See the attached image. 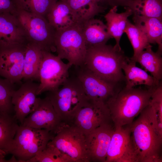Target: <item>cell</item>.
<instances>
[{"instance_id":"603a6c76","label":"cell","mask_w":162,"mask_h":162,"mask_svg":"<svg viewBox=\"0 0 162 162\" xmlns=\"http://www.w3.org/2000/svg\"><path fill=\"white\" fill-rule=\"evenodd\" d=\"M150 44L135 58H130L139 63L146 71L149 72L158 82L162 79V54L154 52Z\"/></svg>"},{"instance_id":"7a4b0ae2","label":"cell","mask_w":162,"mask_h":162,"mask_svg":"<svg viewBox=\"0 0 162 162\" xmlns=\"http://www.w3.org/2000/svg\"><path fill=\"white\" fill-rule=\"evenodd\" d=\"M158 86L131 88L124 86L115 97L109 100L106 104L114 127L131 124L135 118L149 104Z\"/></svg>"},{"instance_id":"277c9868","label":"cell","mask_w":162,"mask_h":162,"mask_svg":"<svg viewBox=\"0 0 162 162\" xmlns=\"http://www.w3.org/2000/svg\"><path fill=\"white\" fill-rule=\"evenodd\" d=\"M61 87L48 91L46 95L62 122L73 123L79 110L89 102L76 76L68 77Z\"/></svg>"},{"instance_id":"d6986e66","label":"cell","mask_w":162,"mask_h":162,"mask_svg":"<svg viewBox=\"0 0 162 162\" xmlns=\"http://www.w3.org/2000/svg\"><path fill=\"white\" fill-rule=\"evenodd\" d=\"M82 28L87 49L106 44L112 38L108 31L106 24L102 21L94 17L83 22Z\"/></svg>"},{"instance_id":"83f0119b","label":"cell","mask_w":162,"mask_h":162,"mask_svg":"<svg viewBox=\"0 0 162 162\" xmlns=\"http://www.w3.org/2000/svg\"><path fill=\"white\" fill-rule=\"evenodd\" d=\"M58 0H12L16 10L45 17Z\"/></svg>"},{"instance_id":"e0dca14e","label":"cell","mask_w":162,"mask_h":162,"mask_svg":"<svg viewBox=\"0 0 162 162\" xmlns=\"http://www.w3.org/2000/svg\"><path fill=\"white\" fill-rule=\"evenodd\" d=\"M27 37L16 17L9 13H0V47L26 45Z\"/></svg>"},{"instance_id":"f1b7e54d","label":"cell","mask_w":162,"mask_h":162,"mask_svg":"<svg viewBox=\"0 0 162 162\" xmlns=\"http://www.w3.org/2000/svg\"><path fill=\"white\" fill-rule=\"evenodd\" d=\"M124 32L125 33L131 44L134 54L130 58L136 57L141 51L150 44L144 33L134 24L128 20Z\"/></svg>"},{"instance_id":"cb8c5ba5","label":"cell","mask_w":162,"mask_h":162,"mask_svg":"<svg viewBox=\"0 0 162 162\" xmlns=\"http://www.w3.org/2000/svg\"><path fill=\"white\" fill-rule=\"evenodd\" d=\"M42 56V51L31 43L26 45L22 74V79L40 81L39 68Z\"/></svg>"},{"instance_id":"30bf717a","label":"cell","mask_w":162,"mask_h":162,"mask_svg":"<svg viewBox=\"0 0 162 162\" xmlns=\"http://www.w3.org/2000/svg\"><path fill=\"white\" fill-rule=\"evenodd\" d=\"M76 76L80 80L88 101L106 103L115 97L125 86L124 84L110 82L101 78L84 64L75 66Z\"/></svg>"},{"instance_id":"e575fe53","label":"cell","mask_w":162,"mask_h":162,"mask_svg":"<svg viewBox=\"0 0 162 162\" xmlns=\"http://www.w3.org/2000/svg\"><path fill=\"white\" fill-rule=\"evenodd\" d=\"M4 157V155L0 153V162H8V160H6L5 159Z\"/></svg>"},{"instance_id":"1f68e13d","label":"cell","mask_w":162,"mask_h":162,"mask_svg":"<svg viewBox=\"0 0 162 162\" xmlns=\"http://www.w3.org/2000/svg\"><path fill=\"white\" fill-rule=\"evenodd\" d=\"M158 122L159 129L162 131V84L160 83L153 93L149 103Z\"/></svg>"},{"instance_id":"4fadbf2b","label":"cell","mask_w":162,"mask_h":162,"mask_svg":"<svg viewBox=\"0 0 162 162\" xmlns=\"http://www.w3.org/2000/svg\"><path fill=\"white\" fill-rule=\"evenodd\" d=\"M46 97L39 98L37 107L24 119L22 126L46 130L56 134L65 125Z\"/></svg>"},{"instance_id":"3957f363","label":"cell","mask_w":162,"mask_h":162,"mask_svg":"<svg viewBox=\"0 0 162 162\" xmlns=\"http://www.w3.org/2000/svg\"><path fill=\"white\" fill-rule=\"evenodd\" d=\"M128 58L122 50H118L114 46L105 44L87 49L84 65L106 81L125 84L122 66Z\"/></svg>"},{"instance_id":"f546056e","label":"cell","mask_w":162,"mask_h":162,"mask_svg":"<svg viewBox=\"0 0 162 162\" xmlns=\"http://www.w3.org/2000/svg\"><path fill=\"white\" fill-rule=\"evenodd\" d=\"M16 90L15 84L0 77V112L10 114L14 112L12 98Z\"/></svg>"},{"instance_id":"8992f818","label":"cell","mask_w":162,"mask_h":162,"mask_svg":"<svg viewBox=\"0 0 162 162\" xmlns=\"http://www.w3.org/2000/svg\"><path fill=\"white\" fill-rule=\"evenodd\" d=\"M55 135L45 129L19 125L10 154L18 162H27L44 149Z\"/></svg>"},{"instance_id":"2e32d148","label":"cell","mask_w":162,"mask_h":162,"mask_svg":"<svg viewBox=\"0 0 162 162\" xmlns=\"http://www.w3.org/2000/svg\"><path fill=\"white\" fill-rule=\"evenodd\" d=\"M114 128L112 122L100 126L86 135L90 162H106L107 150Z\"/></svg>"},{"instance_id":"d4e9b609","label":"cell","mask_w":162,"mask_h":162,"mask_svg":"<svg viewBox=\"0 0 162 162\" xmlns=\"http://www.w3.org/2000/svg\"><path fill=\"white\" fill-rule=\"evenodd\" d=\"M14 117L0 112V149L6 154L12 149L14 138L19 126Z\"/></svg>"},{"instance_id":"ac0fdd59","label":"cell","mask_w":162,"mask_h":162,"mask_svg":"<svg viewBox=\"0 0 162 162\" xmlns=\"http://www.w3.org/2000/svg\"><path fill=\"white\" fill-rule=\"evenodd\" d=\"M46 17L56 30H64L82 22L68 4L61 0L55 3Z\"/></svg>"},{"instance_id":"7c38bea8","label":"cell","mask_w":162,"mask_h":162,"mask_svg":"<svg viewBox=\"0 0 162 162\" xmlns=\"http://www.w3.org/2000/svg\"><path fill=\"white\" fill-rule=\"evenodd\" d=\"M115 128L106 162H138L128 125Z\"/></svg>"},{"instance_id":"d6a6232c","label":"cell","mask_w":162,"mask_h":162,"mask_svg":"<svg viewBox=\"0 0 162 162\" xmlns=\"http://www.w3.org/2000/svg\"><path fill=\"white\" fill-rule=\"evenodd\" d=\"M16 12L12 0H0V13H9L14 15Z\"/></svg>"},{"instance_id":"52a82bcc","label":"cell","mask_w":162,"mask_h":162,"mask_svg":"<svg viewBox=\"0 0 162 162\" xmlns=\"http://www.w3.org/2000/svg\"><path fill=\"white\" fill-rule=\"evenodd\" d=\"M15 16L20 23L29 43L37 46L42 51L56 52V30L44 16L16 10Z\"/></svg>"},{"instance_id":"5b68a950","label":"cell","mask_w":162,"mask_h":162,"mask_svg":"<svg viewBox=\"0 0 162 162\" xmlns=\"http://www.w3.org/2000/svg\"><path fill=\"white\" fill-rule=\"evenodd\" d=\"M47 145L56 149L64 162H90L86 135L73 123L63 127Z\"/></svg>"},{"instance_id":"5bb4252c","label":"cell","mask_w":162,"mask_h":162,"mask_svg":"<svg viewBox=\"0 0 162 162\" xmlns=\"http://www.w3.org/2000/svg\"><path fill=\"white\" fill-rule=\"evenodd\" d=\"M26 45L0 47V76L12 83H21Z\"/></svg>"},{"instance_id":"9a60e30c","label":"cell","mask_w":162,"mask_h":162,"mask_svg":"<svg viewBox=\"0 0 162 162\" xmlns=\"http://www.w3.org/2000/svg\"><path fill=\"white\" fill-rule=\"evenodd\" d=\"M39 83L28 80L14 92L12 103L14 106V117L22 125L24 119L37 107L39 98L37 92Z\"/></svg>"},{"instance_id":"9c48e42d","label":"cell","mask_w":162,"mask_h":162,"mask_svg":"<svg viewBox=\"0 0 162 162\" xmlns=\"http://www.w3.org/2000/svg\"><path fill=\"white\" fill-rule=\"evenodd\" d=\"M72 66L69 62L64 63L51 52L42 51L37 95L46 91L55 90L62 86L69 76V70Z\"/></svg>"},{"instance_id":"4dcf8cb0","label":"cell","mask_w":162,"mask_h":162,"mask_svg":"<svg viewBox=\"0 0 162 162\" xmlns=\"http://www.w3.org/2000/svg\"><path fill=\"white\" fill-rule=\"evenodd\" d=\"M27 162H64L57 150L47 145L43 151Z\"/></svg>"},{"instance_id":"d590c367","label":"cell","mask_w":162,"mask_h":162,"mask_svg":"<svg viewBox=\"0 0 162 162\" xmlns=\"http://www.w3.org/2000/svg\"><path fill=\"white\" fill-rule=\"evenodd\" d=\"M0 153L5 156L6 154L4 151L0 149Z\"/></svg>"},{"instance_id":"7402d4cb","label":"cell","mask_w":162,"mask_h":162,"mask_svg":"<svg viewBox=\"0 0 162 162\" xmlns=\"http://www.w3.org/2000/svg\"><path fill=\"white\" fill-rule=\"evenodd\" d=\"M133 20L134 24L145 34L149 43L157 44V51L162 54V19L133 16Z\"/></svg>"},{"instance_id":"484cf974","label":"cell","mask_w":162,"mask_h":162,"mask_svg":"<svg viewBox=\"0 0 162 162\" xmlns=\"http://www.w3.org/2000/svg\"><path fill=\"white\" fill-rule=\"evenodd\" d=\"M61 0L68 4L82 22L104 12L108 8L95 0Z\"/></svg>"},{"instance_id":"4316f807","label":"cell","mask_w":162,"mask_h":162,"mask_svg":"<svg viewBox=\"0 0 162 162\" xmlns=\"http://www.w3.org/2000/svg\"><path fill=\"white\" fill-rule=\"evenodd\" d=\"M133 16L162 19V0H133L126 8Z\"/></svg>"},{"instance_id":"ffe728a7","label":"cell","mask_w":162,"mask_h":162,"mask_svg":"<svg viewBox=\"0 0 162 162\" xmlns=\"http://www.w3.org/2000/svg\"><path fill=\"white\" fill-rule=\"evenodd\" d=\"M136 63L128 57L122 64V69L124 73L126 87L131 88L141 85L154 87L162 82H158L146 71L136 66Z\"/></svg>"},{"instance_id":"836d02e7","label":"cell","mask_w":162,"mask_h":162,"mask_svg":"<svg viewBox=\"0 0 162 162\" xmlns=\"http://www.w3.org/2000/svg\"><path fill=\"white\" fill-rule=\"evenodd\" d=\"M109 6L111 8L116 6L127 7L133 0H106Z\"/></svg>"},{"instance_id":"ba28073f","label":"cell","mask_w":162,"mask_h":162,"mask_svg":"<svg viewBox=\"0 0 162 162\" xmlns=\"http://www.w3.org/2000/svg\"><path fill=\"white\" fill-rule=\"evenodd\" d=\"M82 23L65 29L56 30L54 42L57 56L75 66L84 64L87 52Z\"/></svg>"},{"instance_id":"8fae6325","label":"cell","mask_w":162,"mask_h":162,"mask_svg":"<svg viewBox=\"0 0 162 162\" xmlns=\"http://www.w3.org/2000/svg\"><path fill=\"white\" fill-rule=\"evenodd\" d=\"M112 122L110 111L105 103L89 101L78 111L72 123L87 135L99 127Z\"/></svg>"},{"instance_id":"44dd1931","label":"cell","mask_w":162,"mask_h":162,"mask_svg":"<svg viewBox=\"0 0 162 162\" xmlns=\"http://www.w3.org/2000/svg\"><path fill=\"white\" fill-rule=\"evenodd\" d=\"M117 7L112 8L104 16L106 21V25L108 31L115 39L116 43L114 46L117 49H122L120 45L121 38L124 30L128 20V17L133 15L131 10L128 8H124L125 11L121 13H117Z\"/></svg>"},{"instance_id":"6da1fadb","label":"cell","mask_w":162,"mask_h":162,"mask_svg":"<svg viewBox=\"0 0 162 162\" xmlns=\"http://www.w3.org/2000/svg\"><path fill=\"white\" fill-rule=\"evenodd\" d=\"M128 125L138 162H162V131L149 104Z\"/></svg>"}]
</instances>
